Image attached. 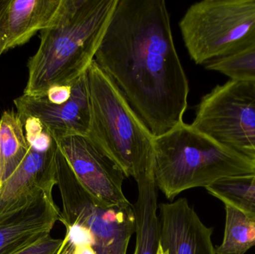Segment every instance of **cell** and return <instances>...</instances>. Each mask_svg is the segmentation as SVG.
Wrapping results in <instances>:
<instances>
[{"label":"cell","mask_w":255,"mask_h":254,"mask_svg":"<svg viewBox=\"0 0 255 254\" xmlns=\"http://www.w3.org/2000/svg\"><path fill=\"white\" fill-rule=\"evenodd\" d=\"M95 62L154 137L183 122L188 79L163 0H118Z\"/></svg>","instance_id":"1"},{"label":"cell","mask_w":255,"mask_h":254,"mask_svg":"<svg viewBox=\"0 0 255 254\" xmlns=\"http://www.w3.org/2000/svg\"><path fill=\"white\" fill-rule=\"evenodd\" d=\"M118 0H62L28 62L24 95L44 96L52 86L72 85L95 58Z\"/></svg>","instance_id":"2"},{"label":"cell","mask_w":255,"mask_h":254,"mask_svg":"<svg viewBox=\"0 0 255 254\" xmlns=\"http://www.w3.org/2000/svg\"><path fill=\"white\" fill-rule=\"evenodd\" d=\"M254 173V163L184 122L154 138V183L169 201L188 189Z\"/></svg>","instance_id":"3"},{"label":"cell","mask_w":255,"mask_h":254,"mask_svg":"<svg viewBox=\"0 0 255 254\" xmlns=\"http://www.w3.org/2000/svg\"><path fill=\"white\" fill-rule=\"evenodd\" d=\"M91 102L88 137L125 174L136 177L153 167L154 141L118 85L93 61L86 72Z\"/></svg>","instance_id":"4"},{"label":"cell","mask_w":255,"mask_h":254,"mask_svg":"<svg viewBox=\"0 0 255 254\" xmlns=\"http://www.w3.org/2000/svg\"><path fill=\"white\" fill-rule=\"evenodd\" d=\"M190 58L204 65L255 46V0H203L180 20Z\"/></svg>","instance_id":"5"},{"label":"cell","mask_w":255,"mask_h":254,"mask_svg":"<svg viewBox=\"0 0 255 254\" xmlns=\"http://www.w3.org/2000/svg\"><path fill=\"white\" fill-rule=\"evenodd\" d=\"M56 163L57 186L62 203L60 222L88 228L96 254H127L135 233L133 204L106 206L93 198L76 178L59 148Z\"/></svg>","instance_id":"6"},{"label":"cell","mask_w":255,"mask_h":254,"mask_svg":"<svg viewBox=\"0 0 255 254\" xmlns=\"http://www.w3.org/2000/svg\"><path fill=\"white\" fill-rule=\"evenodd\" d=\"M190 125L255 164V84L217 85L202 97Z\"/></svg>","instance_id":"7"},{"label":"cell","mask_w":255,"mask_h":254,"mask_svg":"<svg viewBox=\"0 0 255 254\" xmlns=\"http://www.w3.org/2000/svg\"><path fill=\"white\" fill-rule=\"evenodd\" d=\"M28 153L0 190V222L34 202L57 185L58 143L34 119L24 121Z\"/></svg>","instance_id":"8"},{"label":"cell","mask_w":255,"mask_h":254,"mask_svg":"<svg viewBox=\"0 0 255 254\" xmlns=\"http://www.w3.org/2000/svg\"><path fill=\"white\" fill-rule=\"evenodd\" d=\"M55 141L76 178L93 198L106 206L130 203L123 189L125 174L88 136Z\"/></svg>","instance_id":"9"},{"label":"cell","mask_w":255,"mask_h":254,"mask_svg":"<svg viewBox=\"0 0 255 254\" xmlns=\"http://www.w3.org/2000/svg\"><path fill=\"white\" fill-rule=\"evenodd\" d=\"M13 103L22 122L28 119L37 121L55 140L87 136L89 132L91 102L86 73L73 84L71 97L63 104H53L44 96L24 94Z\"/></svg>","instance_id":"10"},{"label":"cell","mask_w":255,"mask_h":254,"mask_svg":"<svg viewBox=\"0 0 255 254\" xmlns=\"http://www.w3.org/2000/svg\"><path fill=\"white\" fill-rule=\"evenodd\" d=\"M159 243L166 254H217L213 228L201 220L185 198L158 207Z\"/></svg>","instance_id":"11"},{"label":"cell","mask_w":255,"mask_h":254,"mask_svg":"<svg viewBox=\"0 0 255 254\" xmlns=\"http://www.w3.org/2000/svg\"><path fill=\"white\" fill-rule=\"evenodd\" d=\"M61 219L52 193H43L20 211L0 222V254H14L50 234Z\"/></svg>","instance_id":"12"},{"label":"cell","mask_w":255,"mask_h":254,"mask_svg":"<svg viewBox=\"0 0 255 254\" xmlns=\"http://www.w3.org/2000/svg\"><path fill=\"white\" fill-rule=\"evenodd\" d=\"M62 0H10L5 16L6 50L22 46L50 25Z\"/></svg>","instance_id":"13"},{"label":"cell","mask_w":255,"mask_h":254,"mask_svg":"<svg viewBox=\"0 0 255 254\" xmlns=\"http://www.w3.org/2000/svg\"><path fill=\"white\" fill-rule=\"evenodd\" d=\"M137 198L133 204L136 244L133 254H157L159 246L157 188L153 167L142 171L135 179Z\"/></svg>","instance_id":"14"},{"label":"cell","mask_w":255,"mask_h":254,"mask_svg":"<svg viewBox=\"0 0 255 254\" xmlns=\"http://www.w3.org/2000/svg\"><path fill=\"white\" fill-rule=\"evenodd\" d=\"M24 124L13 110L4 112L0 119V169L4 181L20 165L29 145L24 134Z\"/></svg>","instance_id":"15"},{"label":"cell","mask_w":255,"mask_h":254,"mask_svg":"<svg viewBox=\"0 0 255 254\" xmlns=\"http://www.w3.org/2000/svg\"><path fill=\"white\" fill-rule=\"evenodd\" d=\"M205 189L225 204L255 221V173L223 179Z\"/></svg>","instance_id":"16"},{"label":"cell","mask_w":255,"mask_h":254,"mask_svg":"<svg viewBox=\"0 0 255 254\" xmlns=\"http://www.w3.org/2000/svg\"><path fill=\"white\" fill-rule=\"evenodd\" d=\"M226 205V226L217 254H245L255 247V221L229 204Z\"/></svg>","instance_id":"17"},{"label":"cell","mask_w":255,"mask_h":254,"mask_svg":"<svg viewBox=\"0 0 255 254\" xmlns=\"http://www.w3.org/2000/svg\"><path fill=\"white\" fill-rule=\"evenodd\" d=\"M205 67L228 76L230 80L255 84V46L233 56L211 61Z\"/></svg>","instance_id":"18"},{"label":"cell","mask_w":255,"mask_h":254,"mask_svg":"<svg viewBox=\"0 0 255 254\" xmlns=\"http://www.w3.org/2000/svg\"><path fill=\"white\" fill-rule=\"evenodd\" d=\"M63 240V239L53 238L49 234L14 254H58Z\"/></svg>","instance_id":"19"},{"label":"cell","mask_w":255,"mask_h":254,"mask_svg":"<svg viewBox=\"0 0 255 254\" xmlns=\"http://www.w3.org/2000/svg\"><path fill=\"white\" fill-rule=\"evenodd\" d=\"M72 85H57L52 86L44 97L53 104H63L68 101L71 97Z\"/></svg>","instance_id":"20"},{"label":"cell","mask_w":255,"mask_h":254,"mask_svg":"<svg viewBox=\"0 0 255 254\" xmlns=\"http://www.w3.org/2000/svg\"><path fill=\"white\" fill-rule=\"evenodd\" d=\"M10 0H0V56L6 52V38L4 32V16Z\"/></svg>","instance_id":"21"},{"label":"cell","mask_w":255,"mask_h":254,"mask_svg":"<svg viewBox=\"0 0 255 254\" xmlns=\"http://www.w3.org/2000/svg\"><path fill=\"white\" fill-rule=\"evenodd\" d=\"M63 240H63L62 246L58 254H75L76 245L68 233L66 232L65 237Z\"/></svg>","instance_id":"22"},{"label":"cell","mask_w":255,"mask_h":254,"mask_svg":"<svg viewBox=\"0 0 255 254\" xmlns=\"http://www.w3.org/2000/svg\"><path fill=\"white\" fill-rule=\"evenodd\" d=\"M3 183H4V174H3L2 171L0 169V190L2 187Z\"/></svg>","instance_id":"23"},{"label":"cell","mask_w":255,"mask_h":254,"mask_svg":"<svg viewBox=\"0 0 255 254\" xmlns=\"http://www.w3.org/2000/svg\"><path fill=\"white\" fill-rule=\"evenodd\" d=\"M157 254H166V252L163 250L160 243H159L158 249H157Z\"/></svg>","instance_id":"24"}]
</instances>
